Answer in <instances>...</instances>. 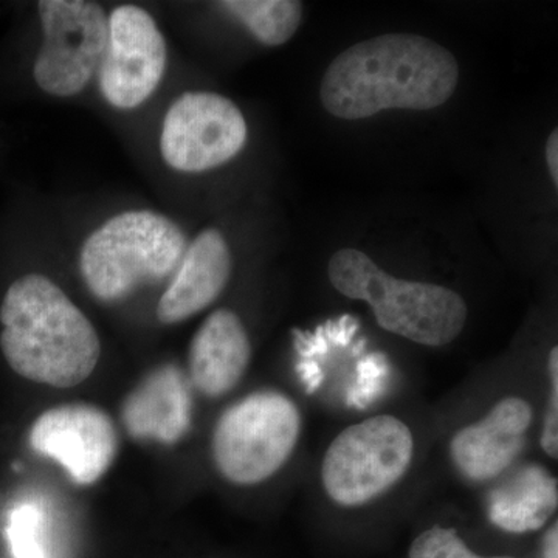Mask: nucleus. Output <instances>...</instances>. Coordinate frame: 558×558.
I'll use <instances>...</instances> for the list:
<instances>
[{
	"instance_id": "1",
	"label": "nucleus",
	"mask_w": 558,
	"mask_h": 558,
	"mask_svg": "<svg viewBox=\"0 0 558 558\" xmlns=\"http://www.w3.org/2000/svg\"><path fill=\"white\" fill-rule=\"evenodd\" d=\"M457 58L435 40L389 33L354 44L336 58L319 87L323 108L341 120L384 110H429L457 90Z\"/></svg>"
},
{
	"instance_id": "2",
	"label": "nucleus",
	"mask_w": 558,
	"mask_h": 558,
	"mask_svg": "<svg viewBox=\"0 0 558 558\" xmlns=\"http://www.w3.org/2000/svg\"><path fill=\"white\" fill-rule=\"evenodd\" d=\"M0 323L3 357L24 379L73 388L89 379L100 362V337L94 325L44 275H25L10 286Z\"/></svg>"
},
{
	"instance_id": "3",
	"label": "nucleus",
	"mask_w": 558,
	"mask_h": 558,
	"mask_svg": "<svg viewBox=\"0 0 558 558\" xmlns=\"http://www.w3.org/2000/svg\"><path fill=\"white\" fill-rule=\"evenodd\" d=\"M328 277L341 295L369 304L381 329L422 347L453 343L468 323V304L458 292L392 277L357 248L333 253Z\"/></svg>"
},
{
	"instance_id": "4",
	"label": "nucleus",
	"mask_w": 558,
	"mask_h": 558,
	"mask_svg": "<svg viewBox=\"0 0 558 558\" xmlns=\"http://www.w3.org/2000/svg\"><path fill=\"white\" fill-rule=\"evenodd\" d=\"M183 231L159 213L113 216L84 242L80 270L95 299L113 303L167 278L185 255Z\"/></svg>"
},
{
	"instance_id": "5",
	"label": "nucleus",
	"mask_w": 558,
	"mask_h": 558,
	"mask_svg": "<svg viewBox=\"0 0 558 558\" xmlns=\"http://www.w3.org/2000/svg\"><path fill=\"white\" fill-rule=\"evenodd\" d=\"M301 432L303 416L289 396L252 392L220 414L213 429V461L234 486H258L288 464Z\"/></svg>"
},
{
	"instance_id": "6",
	"label": "nucleus",
	"mask_w": 558,
	"mask_h": 558,
	"mask_svg": "<svg viewBox=\"0 0 558 558\" xmlns=\"http://www.w3.org/2000/svg\"><path fill=\"white\" fill-rule=\"evenodd\" d=\"M416 439L402 418L377 414L341 429L323 457L319 480L326 497L343 509L376 501L405 478Z\"/></svg>"
},
{
	"instance_id": "7",
	"label": "nucleus",
	"mask_w": 558,
	"mask_h": 558,
	"mask_svg": "<svg viewBox=\"0 0 558 558\" xmlns=\"http://www.w3.org/2000/svg\"><path fill=\"white\" fill-rule=\"evenodd\" d=\"M43 46L36 57V84L53 97L86 89L108 44V17L100 3L43 0L38 3Z\"/></svg>"
},
{
	"instance_id": "8",
	"label": "nucleus",
	"mask_w": 558,
	"mask_h": 558,
	"mask_svg": "<svg viewBox=\"0 0 558 558\" xmlns=\"http://www.w3.org/2000/svg\"><path fill=\"white\" fill-rule=\"evenodd\" d=\"M245 142L247 123L233 101L213 92H189L165 117L160 149L174 170L202 172L236 157Z\"/></svg>"
},
{
	"instance_id": "9",
	"label": "nucleus",
	"mask_w": 558,
	"mask_h": 558,
	"mask_svg": "<svg viewBox=\"0 0 558 558\" xmlns=\"http://www.w3.org/2000/svg\"><path fill=\"white\" fill-rule=\"evenodd\" d=\"M167 43L148 11L121 5L108 20V44L100 64L102 97L117 109L143 105L163 78Z\"/></svg>"
},
{
	"instance_id": "10",
	"label": "nucleus",
	"mask_w": 558,
	"mask_h": 558,
	"mask_svg": "<svg viewBox=\"0 0 558 558\" xmlns=\"http://www.w3.org/2000/svg\"><path fill=\"white\" fill-rule=\"evenodd\" d=\"M31 446L36 453L57 461L73 483L90 486L116 461L119 436L106 411L69 403L39 414L32 425Z\"/></svg>"
},
{
	"instance_id": "11",
	"label": "nucleus",
	"mask_w": 558,
	"mask_h": 558,
	"mask_svg": "<svg viewBox=\"0 0 558 558\" xmlns=\"http://www.w3.org/2000/svg\"><path fill=\"white\" fill-rule=\"evenodd\" d=\"M532 424L534 410L526 399H499L486 416L454 433L449 447L454 469L469 483L498 480L526 449Z\"/></svg>"
},
{
	"instance_id": "12",
	"label": "nucleus",
	"mask_w": 558,
	"mask_h": 558,
	"mask_svg": "<svg viewBox=\"0 0 558 558\" xmlns=\"http://www.w3.org/2000/svg\"><path fill=\"white\" fill-rule=\"evenodd\" d=\"M231 253L219 230L202 231L186 250L178 274L157 304L163 325H178L207 310L229 284Z\"/></svg>"
},
{
	"instance_id": "13",
	"label": "nucleus",
	"mask_w": 558,
	"mask_h": 558,
	"mask_svg": "<svg viewBox=\"0 0 558 558\" xmlns=\"http://www.w3.org/2000/svg\"><path fill=\"white\" fill-rule=\"evenodd\" d=\"M250 360L252 343L241 318L230 310L215 311L191 341V385L204 398H223L241 384Z\"/></svg>"
},
{
	"instance_id": "14",
	"label": "nucleus",
	"mask_w": 558,
	"mask_h": 558,
	"mask_svg": "<svg viewBox=\"0 0 558 558\" xmlns=\"http://www.w3.org/2000/svg\"><path fill=\"white\" fill-rule=\"evenodd\" d=\"M190 405L182 376L167 366L132 392L124 403V424L135 438L174 442L189 428Z\"/></svg>"
},
{
	"instance_id": "15",
	"label": "nucleus",
	"mask_w": 558,
	"mask_h": 558,
	"mask_svg": "<svg viewBox=\"0 0 558 558\" xmlns=\"http://www.w3.org/2000/svg\"><path fill=\"white\" fill-rule=\"evenodd\" d=\"M557 498L556 478L539 468H527L488 497V521L509 534L539 531L556 513Z\"/></svg>"
},
{
	"instance_id": "16",
	"label": "nucleus",
	"mask_w": 558,
	"mask_h": 558,
	"mask_svg": "<svg viewBox=\"0 0 558 558\" xmlns=\"http://www.w3.org/2000/svg\"><path fill=\"white\" fill-rule=\"evenodd\" d=\"M218 7L241 21L264 46L278 47L292 39L303 21L296 0H227Z\"/></svg>"
},
{
	"instance_id": "17",
	"label": "nucleus",
	"mask_w": 558,
	"mask_h": 558,
	"mask_svg": "<svg viewBox=\"0 0 558 558\" xmlns=\"http://www.w3.org/2000/svg\"><path fill=\"white\" fill-rule=\"evenodd\" d=\"M409 558H515L486 557L473 553L454 529L433 526L425 529L411 542Z\"/></svg>"
},
{
	"instance_id": "18",
	"label": "nucleus",
	"mask_w": 558,
	"mask_h": 558,
	"mask_svg": "<svg viewBox=\"0 0 558 558\" xmlns=\"http://www.w3.org/2000/svg\"><path fill=\"white\" fill-rule=\"evenodd\" d=\"M9 538L16 558H46L40 543V517L35 506H22L10 519Z\"/></svg>"
},
{
	"instance_id": "19",
	"label": "nucleus",
	"mask_w": 558,
	"mask_h": 558,
	"mask_svg": "<svg viewBox=\"0 0 558 558\" xmlns=\"http://www.w3.org/2000/svg\"><path fill=\"white\" fill-rule=\"evenodd\" d=\"M548 403L542 424L539 446L549 458H558V348L550 349L548 357Z\"/></svg>"
},
{
	"instance_id": "20",
	"label": "nucleus",
	"mask_w": 558,
	"mask_h": 558,
	"mask_svg": "<svg viewBox=\"0 0 558 558\" xmlns=\"http://www.w3.org/2000/svg\"><path fill=\"white\" fill-rule=\"evenodd\" d=\"M546 163H548L550 179L558 186V132H550L546 143Z\"/></svg>"
},
{
	"instance_id": "21",
	"label": "nucleus",
	"mask_w": 558,
	"mask_h": 558,
	"mask_svg": "<svg viewBox=\"0 0 558 558\" xmlns=\"http://www.w3.org/2000/svg\"><path fill=\"white\" fill-rule=\"evenodd\" d=\"M542 558H558V523L554 521L553 526L545 532L542 539Z\"/></svg>"
}]
</instances>
